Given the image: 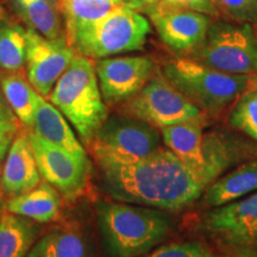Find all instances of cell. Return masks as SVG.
I'll return each instance as SVG.
<instances>
[{
    "instance_id": "obj_1",
    "label": "cell",
    "mask_w": 257,
    "mask_h": 257,
    "mask_svg": "<svg viewBox=\"0 0 257 257\" xmlns=\"http://www.w3.org/2000/svg\"><path fill=\"white\" fill-rule=\"evenodd\" d=\"M104 191L117 201L175 211L197 201L224 174L216 166L195 167L168 148L143 159H124L94 147Z\"/></svg>"
},
{
    "instance_id": "obj_2",
    "label": "cell",
    "mask_w": 257,
    "mask_h": 257,
    "mask_svg": "<svg viewBox=\"0 0 257 257\" xmlns=\"http://www.w3.org/2000/svg\"><path fill=\"white\" fill-rule=\"evenodd\" d=\"M173 219L163 210L128 202L98 205V227L110 257H140L166 239Z\"/></svg>"
},
{
    "instance_id": "obj_3",
    "label": "cell",
    "mask_w": 257,
    "mask_h": 257,
    "mask_svg": "<svg viewBox=\"0 0 257 257\" xmlns=\"http://www.w3.org/2000/svg\"><path fill=\"white\" fill-rule=\"evenodd\" d=\"M86 143L94 141L107 119L95 66L88 57L75 55L48 95Z\"/></svg>"
},
{
    "instance_id": "obj_4",
    "label": "cell",
    "mask_w": 257,
    "mask_h": 257,
    "mask_svg": "<svg viewBox=\"0 0 257 257\" xmlns=\"http://www.w3.org/2000/svg\"><path fill=\"white\" fill-rule=\"evenodd\" d=\"M150 31L149 21L125 4L98 21L67 32V41L78 55L105 59L142 50Z\"/></svg>"
},
{
    "instance_id": "obj_5",
    "label": "cell",
    "mask_w": 257,
    "mask_h": 257,
    "mask_svg": "<svg viewBox=\"0 0 257 257\" xmlns=\"http://www.w3.org/2000/svg\"><path fill=\"white\" fill-rule=\"evenodd\" d=\"M165 78L202 112L218 114L248 88L249 75L224 73L195 60H170Z\"/></svg>"
},
{
    "instance_id": "obj_6",
    "label": "cell",
    "mask_w": 257,
    "mask_h": 257,
    "mask_svg": "<svg viewBox=\"0 0 257 257\" xmlns=\"http://www.w3.org/2000/svg\"><path fill=\"white\" fill-rule=\"evenodd\" d=\"M195 61L224 73L251 75L257 73L255 25L233 21L211 23L204 41L194 49Z\"/></svg>"
},
{
    "instance_id": "obj_7",
    "label": "cell",
    "mask_w": 257,
    "mask_h": 257,
    "mask_svg": "<svg viewBox=\"0 0 257 257\" xmlns=\"http://www.w3.org/2000/svg\"><path fill=\"white\" fill-rule=\"evenodd\" d=\"M127 111L155 127L204 123V112L163 76L150 79L127 102Z\"/></svg>"
},
{
    "instance_id": "obj_8",
    "label": "cell",
    "mask_w": 257,
    "mask_h": 257,
    "mask_svg": "<svg viewBox=\"0 0 257 257\" xmlns=\"http://www.w3.org/2000/svg\"><path fill=\"white\" fill-rule=\"evenodd\" d=\"M41 176L67 198H75L87 187L91 176L88 156H78L38 136L28 134Z\"/></svg>"
},
{
    "instance_id": "obj_9",
    "label": "cell",
    "mask_w": 257,
    "mask_h": 257,
    "mask_svg": "<svg viewBox=\"0 0 257 257\" xmlns=\"http://www.w3.org/2000/svg\"><path fill=\"white\" fill-rule=\"evenodd\" d=\"M212 237L237 250L257 249V191L239 200L213 207L202 218Z\"/></svg>"
},
{
    "instance_id": "obj_10",
    "label": "cell",
    "mask_w": 257,
    "mask_h": 257,
    "mask_svg": "<svg viewBox=\"0 0 257 257\" xmlns=\"http://www.w3.org/2000/svg\"><path fill=\"white\" fill-rule=\"evenodd\" d=\"M162 135L152 124L134 117L111 115L94 138V147L124 159H143L161 148Z\"/></svg>"
},
{
    "instance_id": "obj_11",
    "label": "cell",
    "mask_w": 257,
    "mask_h": 257,
    "mask_svg": "<svg viewBox=\"0 0 257 257\" xmlns=\"http://www.w3.org/2000/svg\"><path fill=\"white\" fill-rule=\"evenodd\" d=\"M74 57L75 51L67 38L49 40L32 29H27L28 79L38 94L44 98L49 95Z\"/></svg>"
},
{
    "instance_id": "obj_12",
    "label": "cell",
    "mask_w": 257,
    "mask_h": 257,
    "mask_svg": "<svg viewBox=\"0 0 257 257\" xmlns=\"http://www.w3.org/2000/svg\"><path fill=\"white\" fill-rule=\"evenodd\" d=\"M154 62L147 56L99 59L95 64L99 87L105 102L130 100L152 79Z\"/></svg>"
},
{
    "instance_id": "obj_13",
    "label": "cell",
    "mask_w": 257,
    "mask_h": 257,
    "mask_svg": "<svg viewBox=\"0 0 257 257\" xmlns=\"http://www.w3.org/2000/svg\"><path fill=\"white\" fill-rule=\"evenodd\" d=\"M149 16L161 41L180 53L194 50L204 41L212 23L210 16L162 0L153 4Z\"/></svg>"
},
{
    "instance_id": "obj_14",
    "label": "cell",
    "mask_w": 257,
    "mask_h": 257,
    "mask_svg": "<svg viewBox=\"0 0 257 257\" xmlns=\"http://www.w3.org/2000/svg\"><path fill=\"white\" fill-rule=\"evenodd\" d=\"M41 178L28 135H19L6 155L0 179L2 192L9 198L24 194L40 185Z\"/></svg>"
},
{
    "instance_id": "obj_15",
    "label": "cell",
    "mask_w": 257,
    "mask_h": 257,
    "mask_svg": "<svg viewBox=\"0 0 257 257\" xmlns=\"http://www.w3.org/2000/svg\"><path fill=\"white\" fill-rule=\"evenodd\" d=\"M257 191V159L219 176L204 192L202 205L211 208L237 201Z\"/></svg>"
},
{
    "instance_id": "obj_16",
    "label": "cell",
    "mask_w": 257,
    "mask_h": 257,
    "mask_svg": "<svg viewBox=\"0 0 257 257\" xmlns=\"http://www.w3.org/2000/svg\"><path fill=\"white\" fill-rule=\"evenodd\" d=\"M32 128L38 136L46 140L47 142L63 148L78 156H87L62 112L50 101L46 100L44 96L41 94L38 96Z\"/></svg>"
},
{
    "instance_id": "obj_17",
    "label": "cell",
    "mask_w": 257,
    "mask_h": 257,
    "mask_svg": "<svg viewBox=\"0 0 257 257\" xmlns=\"http://www.w3.org/2000/svg\"><path fill=\"white\" fill-rule=\"evenodd\" d=\"M89 245L78 224H62L38 238L27 257H88Z\"/></svg>"
},
{
    "instance_id": "obj_18",
    "label": "cell",
    "mask_w": 257,
    "mask_h": 257,
    "mask_svg": "<svg viewBox=\"0 0 257 257\" xmlns=\"http://www.w3.org/2000/svg\"><path fill=\"white\" fill-rule=\"evenodd\" d=\"M6 210L38 223H50L60 216V192L47 181H41V184L31 191L10 198Z\"/></svg>"
},
{
    "instance_id": "obj_19",
    "label": "cell",
    "mask_w": 257,
    "mask_h": 257,
    "mask_svg": "<svg viewBox=\"0 0 257 257\" xmlns=\"http://www.w3.org/2000/svg\"><path fill=\"white\" fill-rule=\"evenodd\" d=\"M11 4L29 29L49 40L64 38L59 0H11Z\"/></svg>"
},
{
    "instance_id": "obj_20",
    "label": "cell",
    "mask_w": 257,
    "mask_h": 257,
    "mask_svg": "<svg viewBox=\"0 0 257 257\" xmlns=\"http://www.w3.org/2000/svg\"><path fill=\"white\" fill-rule=\"evenodd\" d=\"M37 237L28 218L5 211L0 216V257H27Z\"/></svg>"
},
{
    "instance_id": "obj_21",
    "label": "cell",
    "mask_w": 257,
    "mask_h": 257,
    "mask_svg": "<svg viewBox=\"0 0 257 257\" xmlns=\"http://www.w3.org/2000/svg\"><path fill=\"white\" fill-rule=\"evenodd\" d=\"M0 86L3 95L5 96L6 101L17 115L19 121H22L25 126H34L40 96L36 89L18 74H9L3 76Z\"/></svg>"
},
{
    "instance_id": "obj_22",
    "label": "cell",
    "mask_w": 257,
    "mask_h": 257,
    "mask_svg": "<svg viewBox=\"0 0 257 257\" xmlns=\"http://www.w3.org/2000/svg\"><path fill=\"white\" fill-rule=\"evenodd\" d=\"M27 56V30L10 19L0 18V69L17 72Z\"/></svg>"
},
{
    "instance_id": "obj_23",
    "label": "cell",
    "mask_w": 257,
    "mask_h": 257,
    "mask_svg": "<svg viewBox=\"0 0 257 257\" xmlns=\"http://www.w3.org/2000/svg\"><path fill=\"white\" fill-rule=\"evenodd\" d=\"M61 12L69 32L82 25L98 21L121 5L113 0H59Z\"/></svg>"
},
{
    "instance_id": "obj_24",
    "label": "cell",
    "mask_w": 257,
    "mask_h": 257,
    "mask_svg": "<svg viewBox=\"0 0 257 257\" xmlns=\"http://www.w3.org/2000/svg\"><path fill=\"white\" fill-rule=\"evenodd\" d=\"M229 123L257 142V89L244 92L229 115Z\"/></svg>"
},
{
    "instance_id": "obj_25",
    "label": "cell",
    "mask_w": 257,
    "mask_h": 257,
    "mask_svg": "<svg viewBox=\"0 0 257 257\" xmlns=\"http://www.w3.org/2000/svg\"><path fill=\"white\" fill-rule=\"evenodd\" d=\"M218 14L231 21L257 27V0H214Z\"/></svg>"
},
{
    "instance_id": "obj_26",
    "label": "cell",
    "mask_w": 257,
    "mask_h": 257,
    "mask_svg": "<svg viewBox=\"0 0 257 257\" xmlns=\"http://www.w3.org/2000/svg\"><path fill=\"white\" fill-rule=\"evenodd\" d=\"M18 118L0 93V163L8 155L10 147L17 137Z\"/></svg>"
},
{
    "instance_id": "obj_27",
    "label": "cell",
    "mask_w": 257,
    "mask_h": 257,
    "mask_svg": "<svg viewBox=\"0 0 257 257\" xmlns=\"http://www.w3.org/2000/svg\"><path fill=\"white\" fill-rule=\"evenodd\" d=\"M140 257H217L202 244L194 242L172 243L162 245Z\"/></svg>"
},
{
    "instance_id": "obj_28",
    "label": "cell",
    "mask_w": 257,
    "mask_h": 257,
    "mask_svg": "<svg viewBox=\"0 0 257 257\" xmlns=\"http://www.w3.org/2000/svg\"><path fill=\"white\" fill-rule=\"evenodd\" d=\"M169 5L178 6L186 10L200 12V14L207 15L210 17H218L217 6L214 4V0H162Z\"/></svg>"
},
{
    "instance_id": "obj_29",
    "label": "cell",
    "mask_w": 257,
    "mask_h": 257,
    "mask_svg": "<svg viewBox=\"0 0 257 257\" xmlns=\"http://www.w3.org/2000/svg\"><path fill=\"white\" fill-rule=\"evenodd\" d=\"M159 2V0H133L131 2L130 6L131 8L136 9V8H141V6L144 5V4H149V5H153L155 4V3Z\"/></svg>"
},
{
    "instance_id": "obj_30",
    "label": "cell",
    "mask_w": 257,
    "mask_h": 257,
    "mask_svg": "<svg viewBox=\"0 0 257 257\" xmlns=\"http://www.w3.org/2000/svg\"><path fill=\"white\" fill-rule=\"evenodd\" d=\"M237 257H257V249L256 250H238Z\"/></svg>"
},
{
    "instance_id": "obj_31",
    "label": "cell",
    "mask_w": 257,
    "mask_h": 257,
    "mask_svg": "<svg viewBox=\"0 0 257 257\" xmlns=\"http://www.w3.org/2000/svg\"><path fill=\"white\" fill-rule=\"evenodd\" d=\"M252 86H253V88L257 89V73H256L255 78H253V80H252Z\"/></svg>"
},
{
    "instance_id": "obj_32",
    "label": "cell",
    "mask_w": 257,
    "mask_h": 257,
    "mask_svg": "<svg viewBox=\"0 0 257 257\" xmlns=\"http://www.w3.org/2000/svg\"><path fill=\"white\" fill-rule=\"evenodd\" d=\"M113 2L118 3V4H126V3H125V0H113Z\"/></svg>"
},
{
    "instance_id": "obj_33",
    "label": "cell",
    "mask_w": 257,
    "mask_h": 257,
    "mask_svg": "<svg viewBox=\"0 0 257 257\" xmlns=\"http://www.w3.org/2000/svg\"><path fill=\"white\" fill-rule=\"evenodd\" d=\"M2 17H4V11H3L2 6H0V18H2Z\"/></svg>"
},
{
    "instance_id": "obj_34",
    "label": "cell",
    "mask_w": 257,
    "mask_h": 257,
    "mask_svg": "<svg viewBox=\"0 0 257 257\" xmlns=\"http://www.w3.org/2000/svg\"><path fill=\"white\" fill-rule=\"evenodd\" d=\"M131 2H133V0H125V3H126L127 5H130V4H131Z\"/></svg>"
},
{
    "instance_id": "obj_35",
    "label": "cell",
    "mask_w": 257,
    "mask_h": 257,
    "mask_svg": "<svg viewBox=\"0 0 257 257\" xmlns=\"http://www.w3.org/2000/svg\"><path fill=\"white\" fill-rule=\"evenodd\" d=\"M0 192H2V191H0ZM0 200H2V193H0Z\"/></svg>"
}]
</instances>
